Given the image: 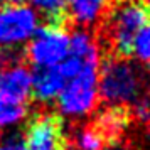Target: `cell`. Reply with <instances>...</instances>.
Segmentation results:
<instances>
[{
    "label": "cell",
    "instance_id": "cell-17",
    "mask_svg": "<svg viewBox=\"0 0 150 150\" xmlns=\"http://www.w3.org/2000/svg\"><path fill=\"white\" fill-rule=\"evenodd\" d=\"M2 5H17V4H24V0H0Z\"/></svg>",
    "mask_w": 150,
    "mask_h": 150
},
{
    "label": "cell",
    "instance_id": "cell-1",
    "mask_svg": "<svg viewBox=\"0 0 150 150\" xmlns=\"http://www.w3.org/2000/svg\"><path fill=\"white\" fill-rule=\"evenodd\" d=\"M142 74L125 57H110L100 68L98 95L111 108L133 105L142 93Z\"/></svg>",
    "mask_w": 150,
    "mask_h": 150
},
{
    "label": "cell",
    "instance_id": "cell-18",
    "mask_svg": "<svg viewBox=\"0 0 150 150\" xmlns=\"http://www.w3.org/2000/svg\"><path fill=\"white\" fill-rule=\"evenodd\" d=\"M147 98H149V100H150V88H149V95H147Z\"/></svg>",
    "mask_w": 150,
    "mask_h": 150
},
{
    "label": "cell",
    "instance_id": "cell-15",
    "mask_svg": "<svg viewBox=\"0 0 150 150\" xmlns=\"http://www.w3.org/2000/svg\"><path fill=\"white\" fill-rule=\"evenodd\" d=\"M0 150H29L21 137H5L0 138Z\"/></svg>",
    "mask_w": 150,
    "mask_h": 150
},
{
    "label": "cell",
    "instance_id": "cell-9",
    "mask_svg": "<svg viewBox=\"0 0 150 150\" xmlns=\"http://www.w3.org/2000/svg\"><path fill=\"white\" fill-rule=\"evenodd\" d=\"M106 0H68V14L79 25H91L101 17Z\"/></svg>",
    "mask_w": 150,
    "mask_h": 150
},
{
    "label": "cell",
    "instance_id": "cell-13",
    "mask_svg": "<svg viewBox=\"0 0 150 150\" xmlns=\"http://www.w3.org/2000/svg\"><path fill=\"white\" fill-rule=\"evenodd\" d=\"M130 56H135L137 61L143 64H150V22H147L133 37Z\"/></svg>",
    "mask_w": 150,
    "mask_h": 150
},
{
    "label": "cell",
    "instance_id": "cell-5",
    "mask_svg": "<svg viewBox=\"0 0 150 150\" xmlns=\"http://www.w3.org/2000/svg\"><path fill=\"white\" fill-rule=\"evenodd\" d=\"M39 29V15L29 5H2L0 4V49H14Z\"/></svg>",
    "mask_w": 150,
    "mask_h": 150
},
{
    "label": "cell",
    "instance_id": "cell-3",
    "mask_svg": "<svg viewBox=\"0 0 150 150\" xmlns=\"http://www.w3.org/2000/svg\"><path fill=\"white\" fill-rule=\"evenodd\" d=\"M147 22H150V5L145 2L128 0L115 8L110 24V35L113 49L120 57L130 56L133 37Z\"/></svg>",
    "mask_w": 150,
    "mask_h": 150
},
{
    "label": "cell",
    "instance_id": "cell-8",
    "mask_svg": "<svg viewBox=\"0 0 150 150\" xmlns=\"http://www.w3.org/2000/svg\"><path fill=\"white\" fill-rule=\"evenodd\" d=\"M66 84V78L57 66L41 68L32 74V96L39 101H52L57 100L59 93Z\"/></svg>",
    "mask_w": 150,
    "mask_h": 150
},
{
    "label": "cell",
    "instance_id": "cell-6",
    "mask_svg": "<svg viewBox=\"0 0 150 150\" xmlns=\"http://www.w3.org/2000/svg\"><path fill=\"white\" fill-rule=\"evenodd\" d=\"M24 143L29 150H68L62 122L56 115H37L25 128Z\"/></svg>",
    "mask_w": 150,
    "mask_h": 150
},
{
    "label": "cell",
    "instance_id": "cell-4",
    "mask_svg": "<svg viewBox=\"0 0 150 150\" xmlns=\"http://www.w3.org/2000/svg\"><path fill=\"white\" fill-rule=\"evenodd\" d=\"M69 52V34L61 24L39 27L27 46V59L35 69L61 64Z\"/></svg>",
    "mask_w": 150,
    "mask_h": 150
},
{
    "label": "cell",
    "instance_id": "cell-16",
    "mask_svg": "<svg viewBox=\"0 0 150 150\" xmlns=\"http://www.w3.org/2000/svg\"><path fill=\"white\" fill-rule=\"evenodd\" d=\"M135 113L137 116L142 120V122H150V100L145 96V98H138L135 103Z\"/></svg>",
    "mask_w": 150,
    "mask_h": 150
},
{
    "label": "cell",
    "instance_id": "cell-10",
    "mask_svg": "<svg viewBox=\"0 0 150 150\" xmlns=\"http://www.w3.org/2000/svg\"><path fill=\"white\" fill-rule=\"evenodd\" d=\"M29 7L35 14L44 15L49 24H61L64 15L68 14V0H29Z\"/></svg>",
    "mask_w": 150,
    "mask_h": 150
},
{
    "label": "cell",
    "instance_id": "cell-19",
    "mask_svg": "<svg viewBox=\"0 0 150 150\" xmlns=\"http://www.w3.org/2000/svg\"><path fill=\"white\" fill-rule=\"evenodd\" d=\"M145 4H147V5H150V0H147V2H145Z\"/></svg>",
    "mask_w": 150,
    "mask_h": 150
},
{
    "label": "cell",
    "instance_id": "cell-11",
    "mask_svg": "<svg viewBox=\"0 0 150 150\" xmlns=\"http://www.w3.org/2000/svg\"><path fill=\"white\" fill-rule=\"evenodd\" d=\"M27 115L25 105H15L0 96V132L21 123Z\"/></svg>",
    "mask_w": 150,
    "mask_h": 150
},
{
    "label": "cell",
    "instance_id": "cell-14",
    "mask_svg": "<svg viewBox=\"0 0 150 150\" xmlns=\"http://www.w3.org/2000/svg\"><path fill=\"white\" fill-rule=\"evenodd\" d=\"M76 143L79 150H101L105 145V137L98 128H83L76 135Z\"/></svg>",
    "mask_w": 150,
    "mask_h": 150
},
{
    "label": "cell",
    "instance_id": "cell-2",
    "mask_svg": "<svg viewBox=\"0 0 150 150\" xmlns=\"http://www.w3.org/2000/svg\"><path fill=\"white\" fill-rule=\"evenodd\" d=\"M98 74L100 57H93L84 62L79 73L66 79V84L57 96L59 111L66 116L79 118L91 113L98 105Z\"/></svg>",
    "mask_w": 150,
    "mask_h": 150
},
{
    "label": "cell",
    "instance_id": "cell-12",
    "mask_svg": "<svg viewBox=\"0 0 150 150\" xmlns=\"http://www.w3.org/2000/svg\"><path fill=\"white\" fill-rule=\"evenodd\" d=\"M127 125V113L122 108L106 110L100 118V132L101 135H116L120 133Z\"/></svg>",
    "mask_w": 150,
    "mask_h": 150
},
{
    "label": "cell",
    "instance_id": "cell-7",
    "mask_svg": "<svg viewBox=\"0 0 150 150\" xmlns=\"http://www.w3.org/2000/svg\"><path fill=\"white\" fill-rule=\"evenodd\" d=\"M0 96L15 105H27L32 96V73L22 64L0 68Z\"/></svg>",
    "mask_w": 150,
    "mask_h": 150
}]
</instances>
